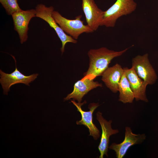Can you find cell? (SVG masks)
Returning a JSON list of instances; mask_svg holds the SVG:
<instances>
[{"mask_svg":"<svg viewBox=\"0 0 158 158\" xmlns=\"http://www.w3.org/2000/svg\"><path fill=\"white\" fill-rule=\"evenodd\" d=\"M123 69L135 100L148 102L146 95V87L148 85L138 75L132 67L130 68L125 67Z\"/></svg>","mask_w":158,"mask_h":158,"instance_id":"12","label":"cell"},{"mask_svg":"<svg viewBox=\"0 0 158 158\" xmlns=\"http://www.w3.org/2000/svg\"><path fill=\"white\" fill-rule=\"evenodd\" d=\"M145 138V134H134L130 127L126 126L125 127V136L123 141L119 144L113 143L109 148L114 151L117 158H122L131 147L142 143Z\"/></svg>","mask_w":158,"mask_h":158,"instance_id":"9","label":"cell"},{"mask_svg":"<svg viewBox=\"0 0 158 158\" xmlns=\"http://www.w3.org/2000/svg\"><path fill=\"white\" fill-rule=\"evenodd\" d=\"M132 63V67L138 75L148 85L155 83L157 75L150 63L147 53L136 56L133 58Z\"/></svg>","mask_w":158,"mask_h":158,"instance_id":"5","label":"cell"},{"mask_svg":"<svg viewBox=\"0 0 158 158\" xmlns=\"http://www.w3.org/2000/svg\"><path fill=\"white\" fill-rule=\"evenodd\" d=\"M137 6L134 0H117L107 10L104 11L100 26L114 27L118 18L133 13Z\"/></svg>","mask_w":158,"mask_h":158,"instance_id":"2","label":"cell"},{"mask_svg":"<svg viewBox=\"0 0 158 158\" xmlns=\"http://www.w3.org/2000/svg\"><path fill=\"white\" fill-rule=\"evenodd\" d=\"M11 56L15 61V70L11 73H7L0 70V83L3 90L4 94L5 95H8L10 87L13 85L22 83L30 86L29 83L33 81L38 75V74L36 73L26 76L21 73L17 68L15 58Z\"/></svg>","mask_w":158,"mask_h":158,"instance_id":"6","label":"cell"},{"mask_svg":"<svg viewBox=\"0 0 158 158\" xmlns=\"http://www.w3.org/2000/svg\"><path fill=\"white\" fill-rule=\"evenodd\" d=\"M124 72L123 68L118 63L108 67L102 73V80L112 92L118 91L119 82Z\"/></svg>","mask_w":158,"mask_h":158,"instance_id":"14","label":"cell"},{"mask_svg":"<svg viewBox=\"0 0 158 158\" xmlns=\"http://www.w3.org/2000/svg\"><path fill=\"white\" fill-rule=\"evenodd\" d=\"M52 16L63 31L75 40L78 39L83 33L94 32L87 25L84 24V21L81 19L82 15L77 16L75 19L70 20L63 16L58 11H54Z\"/></svg>","mask_w":158,"mask_h":158,"instance_id":"3","label":"cell"},{"mask_svg":"<svg viewBox=\"0 0 158 158\" xmlns=\"http://www.w3.org/2000/svg\"><path fill=\"white\" fill-rule=\"evenodd\" d=\"M71 102L76 107L77 111L80 112L81 116V119L76 121V124L83 125L87 127L90 133L89 135L92 136L95 140H97L100 136V133L93 123V114L95 110L99 106L98 103H90L88 106L89 110L85 111L82 109L81 107L86 103L85 100L82 103L76 102L74 100H71Z\"/></svg>","mask_w":158,"mask_h":158,"instance_id":"7","label":"cell"},{"mask_svg":"<svg viewBox=\"0 0 158 158\" xmlns=\"http://www.w3.org/2000/svg\"><path fill=\"white\" fill-rule=\"evenodd\" d=\"M0 2L9 15L22 10L19 6L17 0H0Z\"/></svg>","mask_w":158,"mask_h":158,"instance_id":"16","label":"cell"},{"mask_svg":"<svg viewBox=\"0 0 158 158\" xmlns=\"http://www.w3.org/2000/svg\"><path fill=\"white\" fill-rule=\"evenodd\" d=\"M82 2L87 25L96 31L100 26L104 11L98 8L94 0H82Z\"/></svg>","mask_w":158,"mask_h":158,"instance_id":"11","label":"cell"},{"mask_svg":"<svg viewBox=\"0 0 158 158\" xmlns=\"http://www.w3.org/2000/svg\"><path fill=\"white\" fill-rule=\"evenodd\" d=\"M36 11L32 9L22 10L12 15L14 30L18 33L21 44L25 42L28 38V26L30 21L36 17Z\"/></svg>","mask_w":158,"mask_h":158,"instance_id":"8","label":"cell"},{"mask_svg":"<svg viewBox=\"0 0 158 158\" xmlns=\"http://www.w3.org/2000/svg\"><path fill=\"white\" fill-rule=\"evenodd\" d=\"M84 77L77 81L74 84L73 90L64 98V101L72 98L80 103L83 97L89 91L97 87H102V83Z\"/></svg>","mask_w":158,"mask_h":158,"instance_id":"13","label":"cell"},{"mask_svg":"<svg viewBox=\"0 0 158 158\" xmlns=\"http://www.w3.org/2000/svg\"><path fill=\"white\" fill-rule=\"evenodd\" d=\"M54 9L52 6L47 7L43 4H38L35 7L36 17L45 21L54 30L61 42L60 49L62 54L65 51V46L67 43L75 44L77 43V40L66 33L56 22L52 16Z\"/></svg>","mask_w":158,"mask_h":158,"instance_id":"4","label":"cell"},{"mask_svg":"<svg viewBox=\"0 0 158 158\" xmlns=\"http://www.w3.org/2000/svg\"><path fill=\"white\" fill-rule=\"evenodd\" d=\"M128 49L127 48L119 51L110 50L105 47L91 49L88 52L89 66L84 74V77L94 80L102 75L108 67L111 61L114 58L122 55Z\"/></svg>","mask_w":158,"mask_h":158,"instance_id":"1","label":"cell"},{"mask_svg":"<svg viewBox=\"0 0 158 158\" xmlns=\"http://www.w3.org/2000/svg\"><path fill=\"white\" fill-rule=\"evenodd\" d=\"M96 115V118L101 126L102 130L100 141L98 147L100 153L99 157L103 158L104 155L108 157L107 152L110 137L113 135L117 134L119 131L118 129L112 128L111 126L112 120L107 121L104 118L102 113L100 112H97Z\"/></svg>","mask_w":158,"mask_h":158,"instance_id":"10","label":"cell"},{"mask_svg":"<svg viewBox=\"0 0 158 158\" xmlns=\"http://www.w3.org/2000/svg\"><path fill=\"white\" fill-rule=\"evenodd\" d=\"M118 100L123 103H132L135 99L133 92L124 72L119 82Z\"/></svg>","mask_w":158,"mask_h":158,"instance_id":"15","label":"cell"}]
</instances>
